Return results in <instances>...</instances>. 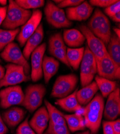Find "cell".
Returning a JSON list of instances; mask_svg holds the SVG:
<instances>
[{
	"instance_id": "30",
	"label": "cell",
	"mask_w": 120,
	"mask_h": 134,
	"mask_svg": "<svg viewBox=\"0 0 120 134\" xmlns=\"http://www.w3.org/2000/svg\"><path fill=\"white\" fill-rule=\"evenodd\" d=\"M15 1L19 7L26 10L41 8L45 4V1L43 0H16Z\"/></svg>"
},
{
	"instance_id": "4",
	"label": "cell",
	"mask_w": 120,
	"mask_h": 134,
	"mask_svg": "<svg viewBox=\"0 0 120 134\" xmlns=\"http://www.w3.org/2000/svg\"><path fill=\"white\" fill-rule=\"evenodd\" d=\"M78 82V76L75 74L59 76L54 82L51 96L59 99L68 96L75 91Z\"/></svg>"
},
{
	"instance_id": "14",
	"label": "cell",
	"mask_w": 120,
	"mask_h": 134,
	"mask_svg": "<svg viewBox=\"0 0 120 134\" xmlns=\"http://www.w3.org/2000/svg\"><path fill=\"white\" fill-rule=\"evenodd\" d=\"M46 48V44L44 42L36 48L31 54V79L34 82H38L43 77L42 63Z\"/></svg>"
},
{
	"instance_id": "36",
	"label": "cell",
	"mask_w": 120,
	"mask_h": 134,
	"mask_svg": "<svg viewBox=\"0 0 120 134\" xmlns=\"http://www.w3.org/2000/svg\"><path fill=\"white\" fill-rule=\"evenodd\" d=\"M89 3L92 6L107 8L117 2L116 0H90Z\"/></svg>"
},
{
	"instance_id": "46",
	"label": "cell",
	"mask_w": 120,
	"mask_h": 134,
	"mask_svg": "<svg viewBox=\"0 0 120 134\" xmlns=\"http://www.w3.org/2000/svg\"><path fill=\"white\" fill-rule=\"evenodd\" d=\"M77 134H91V132L89 130H87V131H83L82 132H80V133H79Z\"/></svg>"
},
{
	"instance_id": "38",
	"label": "cell",
	"mask_w": 120,
	"mask_h": 134,
	"mask_svg": "<svg viewBox=\"0 0 120 134\" xmlns=\"http://www.w3.org/2000/svg\"><path fill=\"white\" fill-rule=\"evenodd\" d=\"M102 127L103 134H115L111 121H103Z\"/></svg>"
},
{
	"instance_id": "16",
	"label": "cell",
	"mask_w": 120,
	"mask_h": 134,
	"mask_svg": "<svg viewBox=\"0 0 120 134\" xmlns=\"http://www.w3.org/2000/svg\"><path fill=\"white\" fill-rule=\"evenodd\" d=\"M93 10L94 7L89 2L84 1L78 6L67 8L66 15L67 19L71 21L86 20L90 17Z\"/></svg>"
},
{
	"instance_id": "41",
	"label": "cell",
	"mask_w": 120,
	"mask_h": 134,
	"mask_svg": "<svg viewBox=\"0 0 120 134\" xmlns=\"http://www.w3.org/2000/svg\"><path fill=\"white\" fill-rule=\"evenodd\" d=\"M8 131V129L0 114V134H6Z\"/></svg>"
},
{
	"instance_id": "11",
	"label": "cell",
	"mask_w": 120,
	"mask_h": 134,
	"mask_svg": "<svg viewBox=\"0 0 120 134\" xmlns=\"http://www.w3.org/2000/svg\"><path fill=\"white\" fill-rule=\"evenodd\" d=\"M96 61L98 76L113 81L119 80L120 66L115 63L108 54Z\"/></svg>"
},
{
	"instance_id": "28",
	"label": "cell",
	"mask_w": 120,
	"mask_h": 134,
	"mask_svg": "<svg viewBox=\"0 0 120 134\" xmlns=\"http://www.w3.org/2000/svg\"><path fill=\"white\" fill-rule=\"evenodd\" d=\"M44 103L48 111L49 121L54 125H66L64 114L48 102V100H45Z\"/></svg>"
},
{
	"instance_id": "44",
	"label": "cell",
	"mask_w": 120,
	"mask_h": 134,
	"mask_svg": "<svg viewBox=\"0 0 120 134\" xmlns=\"http://www.w3.org/2000/svg\"><path fill=\"white\" fill-rule=\"evenodd\" d=\"M113 30L115 32L114 34L119 39V37H120V30H119V29L117 28V27H114Z\"/></svg>"
},
{
	"instance_id": "6",
	"label": "cell",
	"mask_w": 120,
	"mask_h": 134,
	"mask_svg": "<svg viewBox=\"0 0 120 134\" xmlns=\"http://www.w3.org/2000/svg\"><path fill=\"white\" fill-rule=\"evenodd\" d=\"M80 82L82 87L91 83L97 73L95 58L89 48L86 46L80 63Z\"/></svg>"
},
{
	"instance_id": "39",
	"label": "cell",
	"mask_w": 120,
	"mask_h": 134,
	"mask_svg": "<svg viewBox=\"0 0 120 134\" xmlns=\"http://www.w3.org/2000/svg\"><path fill=\"white\" fill-rule=\"evenodd\" d=\"M112 127L115 134H120V120L118 119L111 121Z\"/></svg>"
},
{
	"instance_id": "9",
	"label": "cell",
	"mask_w": 120,
	"mask_h": 134,
	"mask_svg": "<svg viewBox=\"0 0 120 134\" xmlns=\"http://www.w3.org/2000/svg\"><path fill=\"white\" fill-rule=\"evenodd\" d=\"M6 69L4 76L0 80V88L15 85L30 80L29 77L26 75L23 66L9 63L6 65Z\"/></svg>"
},
{
	"instance_id": "12",
	"label": "cell",
	"mask_w": 120,
	"mask_h": 134,
	"mask_svg": "<svg viewBox=\"0 0 120 134\" xmlns=\"http://www.w3.org/2000/svg\"><path fill=\"white\" fill-rule=\"evenodd\" d=\"M80 30L87 40V47L94 55L96 60H100L108 55L105 44L101 40L95 36L88 27L81 25Z\"/></svg>"
},
{
	"instance_id": "18",
	"label": "cell",
	"mask_w": 120,
	"mask_h": 134,
	"mask_svg": "<svg viewBox=\"0 0 120 134\" xmlns=\"http://www.w3.org/2000/svg\"><path fill=\"white\" fill-rule=\"evenodd\" d=\"M44 30L43 25L40 24L37 30L27 40L23 54L27 60L29 59L30 55L37 48L41 42L44 38Z\"/></svg>"
},
{
	"instance_id": "2",
	"label": "cell",
	"mask_w": 120,
	"mask_h": 134,
	"mask_svg": "<svg viewBox=\"0 0 120 134\" xmlns=\"http://www.w3.org/2000/svg\"><path fill=\"white\" fill-rule=\"evenodd\" d=\"M93 34L101 40L105 45L110 40L112 32L111 23L107 17L99 9H96L87 26Z\"/></svg>"
},
{
	"instance_id": "29",
	"label": "cell",
	"mask_w": 120,
	"mask_h": 134,
	"mask_svg": "<svg viewBox=\"0 0 120 134\" xmlns=\"http://www.w3.org/2000/svg\"><path fill=\"white\" fill-rule=\"evenodd\" d=\"M19 31V28L13 30L0 29V52L9 43L13 41L18 35Z\"/></svg>"
},
{
	"instance_id": "27",
	"label": "cell",
	"mask_w": 120,
	"mask_h": 134,
	"mask_svg": "<svg viewBox=\"0 0 120 134\" xmlns=\"http://www.w3.org/2000/svg\"><path fill=\"white\" fill-rule=\"evenodd\" d=\"M85 47L67 48V59L73 69L77 70L80 66L84 54Z\"/></svg>"
},
{
	"instance_id": "40",
	"label": "cell",
	"mask_w": 120,
	"mask_h": 134,
	"mask_svg": "<svg viewBox=\"0 0 120 134\" xmlns=\"http://www.w3.org/2000/svg\"><path fill=\"white\" fill-rule=\"evenodd\" d=\"M7 9L8 7L7 6L0 7V26L3 23L6 17Z\"/></svg>"
},
{
	"instance_id": "45",
	"label": "cell",
	"mask_w": 120,
	"mask_h": 134,
	"mask_svg": "<svg viewBox=\"0 0 120 134\" xmlns=\"http://www.w3.org/2000/svg\"><path fill=\"white\" fill-rule=\"evenodd\" d=\"M7 3V1H6V0H0V4H1L2 5H3L4 7L6 5Z\"/></svg>"
},
{
	"instance_id": "1",
	"label": "cell",
	"mask_w": 120,
	"mask_h": 134,
	"mask_svg": "<svg viewBox=\"0 0 120 134\" xmlns=\"http://www.w3.org/2000/svg\"><path fill=\"white\" fill-rule=\"evenodd\" d=\"M105 107L103 97L100 93L95 94L83 110V117L86 127L91 134H97L100 129Z\"/></svg>"
},
{
	"instance_id": "35",
	"label": "cell",
	"mask_w": 120,
	"mask_h": 134,
	"mask_svg": "<svg viewBox=\"0 0 120 134\" xmlns=\"http://www.w3.org/2000/svg\"><path fill=\"white\" fill-rule=\"evenodd\" d=\"M104 12L105 14L109 17H111L117 13L120 12V1L118 0L116 3L106 8Z\"/></svg>"
},
{
	"instance_id": "17",
	"label": "cell",
	"mask_w": 120,
	"mask_h": 134,
	"mask_svg": "<svg viewBox=\"0 0 120 134\" xmlns=\"http://www.w3.org/2000/svg\"><path fill=\"white\" fill-rule=\"evenodd\" d=\"M49 122V116L46 107L39 108L30 120L29 125L36 134H43Z\"/></svg>"
},
{
	"instance_id": "22",
	"label": "cell",
	"mask_w": 120,
	"mask_h": 134,
	"mask_svg": "<svg viewBox=\"0 0 120 134\" xmlns=\"http://www.w3.org/2000/svg\"><path fill=\"white\" fill-rule=\"evenodd\" d=\"M78 90V88H76L73 92L68 96L63 98L58 99L55 104L69 112H75L80 110L82 108V106L78 103L76 97V93Z\"/></svg>"
},
{
	"instance_id": "19",
	"label": "cell",
	"mask_w": 120,
	"mask_h": 134,
	"mask_svg": "<svg viewBox=\"0 0 120 134\" xmlns=\"http://www.w3.org/2000/svg\"><path fill=\"white\" fill-rule=\"evenodd\" d=\"M25 111L19 107H12L3 113L2 119L5 124L10 128H14L24 119Z\"/></svg>"
},
{
	"instance_id": "7",
	"label": "cell",
	"mask_w": 120,
	"mask_h": 134,
	"mask_svg": "<svg viewBox=\"0 0 120 134\" xmlns=\"http://www.w3.org/2000/svg\"><path fill=\"white\" fill-rule=\"evenodd\" d=\"M44 14L48 23L55 28L69 27L73 24L72 22L67 19L64 10L58 8L52 1L46 2Z\"/></svg>"
},
{
	"instance_id": "47",
	"label": "cell",
	"mask_w": 120,
	"mask_h": 134,
	"mask_svg": "<svg viewBox=\"0 0 120 134\" xmlns=\"http://www.w3.org/2000/svg\"><path fill=\"white\" fill-rule=\"evenodd\" d=\"M0 62H1V59H0Z\"/></svg>"
},
{
	"instance_id": "20",
	"label": "cell",
	"mask_w": 120,
	"mask_h": 134,
	"mask_svg": "<svg viewBox=\"0 0 120 134\" xmlns=\"http://www.w3.org/2000/svg\"><path fill=\"white\" fill-rule=\"evenodd\" d=\"M62 37L64 42L71 47H80L86 40L82 33L75 29L64 30Z\"/></svg>"
},
{
	"instance_id": "31",
	"label": "cell",
	"mask_w": 120,
	"mask_h": 134,
	"mask_svg": "<svg viewBox=\"0 0 120 134\" xmlns=\"http://www.w3.org/2000/svg\"><path fill=\"white\" fill-rule=\"evenodd\" d=\"M49 52L53 57L57 58L69 67H71L67 59V47L66 46L57 49H49Z\"/></svg>"
},
{
	"instance_id": "3",
	"label": "cell",
	"mask_w": 120,
	"mask_h": 134,
	"mask_svg": "<svg viewBox=\"0 0 120 134\" xmlns=\"http://www.w3.org/2000/svg\"><path fill=\"white\" fill-rule=\"evenodd\" d=\"M31 15L32 12L30 10L21 8L15 1L10 0L2 27L7 30H15L24 25Z\"/></svg>"
},
{
	"instance_id": "42",
	"label": "cell",
	"mask_w": 120,
	"mask_h": 134,
	"mask_svg": "<svg viewBox=\"0 0 120 134\" xmlns=\"http://www.w3.org/2000/svg\"><path fill=\"white\" fill-rule=\"evenodd\" d=\"M110 18L114 21L116 22V23H119V21H120V12L117 13L116 14L114 15V16H112Z\"/></svg>"
},
{
	"instance_id": "43",
	"label": "cell",
	"mask_w": 120,
	"mask_h": 134,
	"mask_svg": "<svg viewBox=\"0 0 120 134\" xmlns=\"http://www.w3.org/2000/svg\"><path fill=\"white\" fill-rule=\"evenodd\" d=\"M5 74V68L3 66L0 65V80L2 79Z\"/></svg>"
},
{
	"instance_id": "13",
	"label": "cell",
	"mask_w": 120,
	"mask_h": 134,
	"mask_svg": "<svg viewBox=\"0 0 120 134\" xmlns=\"http://www.w3.org/2000/svg\"><path fill=\"white\" fill-rule=\"evenodd\" d=\"M43 14L41 11L35 9L32 13V15L27 23L22 26L20 31L17 36V40L21 47L25 44L28 39L34 34L40 24Z\"/></svg>"
},
{
	"instance_id": "26",
	"label": "cell",
	"mask_w": 120,
	"mask_h": 134,
	"mask_svg": "<svg viewBox=\"0 0 120 134\" xmlns=\"http://www.w3.org/2000/svg\"><path fill=\"white\" fill-rule=\"evenodd\" d=\"M107 45V51L108 55L115 63L120 66V39L114 33H112Z\"/></svg>"
},
{
	"instance_id": "37",
	"label": "cell",
	"mask_w": 120,
	"mask_h": 134,
	"mask_svg": "<svg viewBox=\"0 0 120 134\" xmlns=\"http://www.w3.org/2000/svg\"><path fill=\"white\" fill-rule=\"evenodd\" d=\"M84 1L82 0H62L61 2L57 4V6L60 9L65 7H74L80 5Z\"/></svg>"
},
{
	"instance_id": "5",
	"label": "cell",
	"mask_w": 120,
	"mask_h": 134,
	"mask_svg": "<svg viewBox=\"0 0 120 134\" xmlns=\"http://www.w3.org/2000/svg\"><path fill=\"white\" fill-rule=\"evenodd\" d=\"M46 91V87L43 84L29 85L25 90L23 102L21 105L30 113L34 112L41 105Z\"/></svg>"
},
{
	"instance_id": "33",
	"label": "cell",
	"mask_w": 120,
	"mask_h": 134,
	"mask_svg": "<svg viewBox=\"0 0 120 134\" xmlns=\"http://www.w3.org/2000/svg\"><path fill=\"white\" fill-rule=\"evenodd\" d=\"M63 37L60 32L52 35L49 40V49H57L65 46Z\"/></svg>"
},
{
	"instance_id": "15",
	"label": "cell",
	"mask_w": 120,
	"mask_h": 134,
	"mask_svg": "<svg viewBox=\"0 0 120 134\" xmlns=\"http://www.w3.org/2000/svg\"><path fill=\"white\" fill-rule=\"evenodd\" d=\"M104 107L103 115L108 121H114L120 113V89L117 87L108 96Z\"/></svg>"
},
{
	"instance_id": "25",
	"label": "cell",
	"mask_w": 120,
	"mask_h": 134,
	"mask_svg": "<svg viewBox=\"0 0 120 134\" xmlns=\"http://www.w3.org/2000/svg\"><path fill=\"white\" fill-rule=\"evenodd\" d=\"M95 82L101 92L103 98H107L117 88L116 81H111L98 75L95 76Z\"/></svg>"
},
{
	"instance_id": "10",
	"label": "cell",
	"mask_w": 120,
	"mask_h": 134,
	"mask_svg": "<svg viewBox=\"0 0 120 134\" xmlns=\"http://www.w3.org/2000/svg\"><path fill=\"white\" fill-rule=\"evenodd\" d=\"M24 93L19 86H12L0 91V107L7 109L11 106L22 104Z\"/></svg>"
},
{
	"instance_id": "34",
	"label": "cell",
	"mask_w": 120,
	"mask_h": 134,
	"mask_svg": "<svg viewBox=\"0 0 120 134\" xmlns=\"http://www.w3.org/2000/svg\"><path fill=\"white\" fill-rule=\"evenodd\" d=\"M29 118H27L16 130V134H36L34 130L30 127L28 121Z\"/></svg>"
},
{
	"instance_id": "23",
	"label": "cell",
	"mask_w": 120,
	"mask_h": 134,
	"mask_svg": "<svg viewBox=\"0 0 120 134\" xmlns=\"http://www.w3.org/2000/svg\"><path fill=\"white\" fill-rule=\"evenodd\" d=\"M59 62L54 58L45 56L42 63V71L46 84L49 83L51 78L58 72Z\"/></svg>"
},
{
	"instance_id": "24",
	"label": "cell",
	"mask_w": 120,
	"mask_h": 134,
	"mask_svg": "<svg viewBox=\"0 0 120 134\" xmlns=\"http://www.w3.org/2000/svg\"><path fill=\"white\" fill-rule=\"evenodd\" d=\"M66 125L71 132H74L80 130H84L86 128L85 120L83 116L78 113L73 114H64Z\"/></svg>"
},
{
	"instance_id": "21",
	"label": "cell",
	"mask_w": 120,
	"mask_h": 134,
	"mask_svg": "<svg viewBox=\"0 0 120 134\" xmlns=\"http://www.w3.org/2000/svg\"><path fill=\"white\" fill-rule=\"evenodd\" d=\"M98 90L99 88L95 81L82 87L80 90H78L76 97L79 104L81 106L87 105L93 99Z\"/></svg>"
},
{
	"instance_id": "8",
	"label": "cell",
	"mask_w": 120,
	"mask_h": 134,
	"mask_svg": "<svg viewBox=\"0 0 120 134\" xmlns=\"http://www.w3.org/2000/svg\"><path fill=\"white\" fill-rule=\"evenodd\" d=\"M0 56L6 62L23 66L25 74H29L30 65L16 43L12 42L9 43L0 54Z\"/></svg>"
},
{
	"instance_id": "32",
	"label": "cell",
	"mask_w": 120,
	"mask_h": 134,
	"mask_svg": "<svg viewBox=\"0 0 120 134\" xmlns=\"http://www.w3.org/2000/svg\"><path fill=\"white\" fill-rule=\"evenodd\" d=\"M44 134H70V132L66 125H54L49 121Z\"/></svg>"
}]
</instances>
